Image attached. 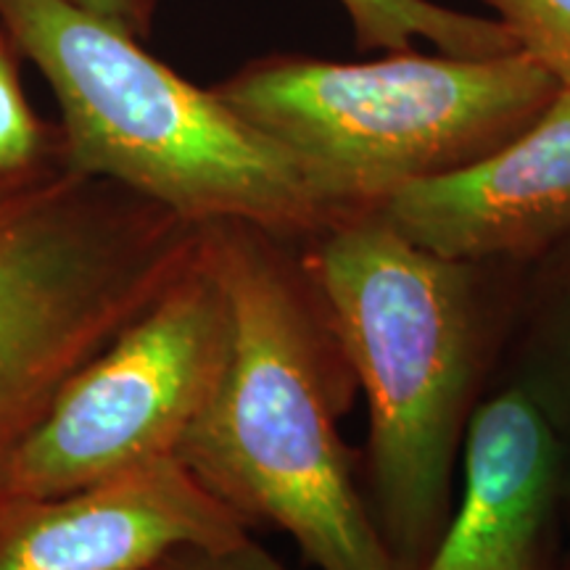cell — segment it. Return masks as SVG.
<instances>
[{"mask_svg": "<svg viewBox=\"0 0 570 570\" xmlns=\"http://www.w3.org/2000/svg\"><path fill=\"white\" fill-rule=\"evenodd\" d=\"M202 233L230 302V352L177 460L252 529H283L320 570H399L341 439L360 381L302 244L240 219Z\"/></svg>", "mask_w": 570, "mask_h": 570, "instance_id": "1", "label": "cell"}, {"mask_svg": "<svg viewBox=\"0 0 570 570\" xmlns=\"http://www.w3.org/2000/svg\"><path fill=\"white\" fill-rule=\"evenodd\" d=\"M568 441L502 386L465 433V494L425 570H562Z\"/></svg>", "mask_w": 570, "mask_h": 570, "instance_id": "9", "label": "cell"}, {"mask_svg": "<svg viewBox=\"0 0 570 570\" xmlns=\"http://www.w3.org/2000/svg\"><path fill=\"white\" fill-rule=\"evenodd\" d=\"M370 407L362 491L399 570L452 520L470 417L494 383L525 265L446 259L362 212L302 244Z\"/></svg>", "mask_w": 570, "mask_h": 570, "instance_id": "2", "label": "cell"}, {"mask_svg": "<svg viewBox=\"0 0 570 570\" xmlns=\"http://www.w3.org/2000/svg\"><path fill=\"white\" fill-rule=\"evenodd\" d=\"M252 525L177 458L61 497L0 508V570H148L183 544L225 547Z\"/></svg>", "mask_w": 570, "mask_h": 570, "instance_id": "7", "label": "cell"}, {"mask_svg": "<svg viewBox=\"0 0 570 570\" xmlns=\"http://www.w3.org/2000/svg\"><path fill=\"white\" fill-rule=\"evenodd\" d=\"M230 302L198 233L196 254L138 320L69 377L9 473V499L61 497L177 458L223 377Z\"/></svg>", "mask_w": 570, "mask_h": 570, "instance_id": "6", "label": "cell"}, {"mask_svg": "<svg viewBox=\"0 0 570 570\" xmlns=\"http://www.w3.org/2000/svg\"><path fill=\"white\" fill-rule=\"evenodd\" d=\"M354 24L360 48L410 51L415 38L431 40L441 53L465 59L518 53L520 46L502 21L470 17L431 0H338Z\"/></svg>", "mask_w": 570, "mask_h": 570, "instance_id": "11", "label": "cell"}, {"mask_svg": "<svg viewBox=\"0 0 570 570\" xmlns=\"http://www.w3.org/2000/svg\"><path fill=\"white\" fill-rule=\"evenodd\" d=\"M0 21L51 85L75 173L190 223L240 219L298 244L354 217L281 140L114 21L69 0H0Z\"/></svg>", "mask_w": 570, "mask_h": 570, "instance_id": "3", "label": "cell"}, {"mask_svg": "<svg viewBox=\"0 0 570 570\" xmlns=\"http://www.w3.org/2000/svg\"><path fill=\"white\" fill-rule=\"evenodd\" d=\"M63 169H71L67 161L63 164H56V167H48V169H40V173H30V175H0V209H3L6 204L17 202L19 196L30 194L32 188H38L46 180H51Z\"/></svg>", "mask_w": 570, "mask_h": 570, "instance_id": "16", "label": "cell"}, {"mask_svg": "<svg viewBox=\"0 0 570 570\" xmlns=\"http://www.w3.org/2000/svg\"><path fill=\"white\" fill-rule=\"evenodd\" d=\"M377 212L446 259L537 262L570 235V90L494 154L412 183Z\"/></svg>", "mask_w": 570, "mask_h": 570, "instance_id": "8", "label": "cell"}, {"mask_svg": "<svg viewBox=\"0 0 570 570\" xmlns=\"http://www.w3.org/2000/svg\"><path fill=\"white\" fill-rule=\"evenodd\" d=\"M518 40L560 88L570 90V0H487Z\"/></svg>", "mask_w": 570, "mask_h": 570, "instance_id": "13", "label": "cell"}, {"mask_svg": "<svg viewBox=\"0 0 570 570\" xmlns=\"http://www.w3.org/2000/svg\"><path fill=\"white\" fill-rule=\"evenodd\" d=\"M494 383L523 391L570 441V235L525 265Z\"/></svg>", "mask_w": 570, "mask_h": 570, "instance_id": "10", "label": "cell"}, {"mask_svg": "<svg viewBox=\"0 0 570 570\" xmlns=\"http://www.w3.org/2000/svg\"><path fill=\"white\" fill-rule=\"evenodd\" d=\"M63 161L61 127L35 117L21 90L9 38L0 35V175H30Z\"/></svg>", "mask_w": 570, "mask_h": 570, "instance_id": "12", "label": "cell"}, {"mask_svg": "<svg viewBox=\"0 0 570 570\" xmlns=\"http://www.w3.org/2000/svg\"><path fill=\"white\" fill-rule=\"evenodd\" d=\"M198 230L75 169L0 209V508L32 428L188 265Z\"/></svg>", "mask_w": 570, "mask_h": 570, "instance_id": "5", "label": "cell"}, {"mask_svg": "<svg viewBox=\"0 0 570 570\" xmlns=\"http://www.w3.org/2000/svg\"><path fill=\"white\" fill-rule=\"evenodd\" d=\"M148 570H285L252 537L225 547L183 544L169 550Z\"/></svg>", "mask_w": 570, "mask_h": 570, "instance_id": "14", "label": "cell"}, {"mask_svg": "<svg viewBox=\"0 0 570 570\" xmlns=\"http://www.w3.org/2000/svg\"><path fill=\"white\" fill-rule=\"evenodd\" d=\"M346 212L458 173L537 122L560 82L525 51L465 59L391 51L367 63L277 56L217 85Z\"/></svg>", "mask_w": 570, "mask_h": 570, "instance_id": "4", "label": "cell"}, {"mask_svg": "<svg viewBox=\"0 0 570 570\" xmlns=\"http://www.w3.org/2000/svg\"><path fill=\"white\" fill-rule=\"evenodd\" d=\"M562 499H566V552H562V570H570V441H568L566 483H562Z\"/></svg>", "mask_w": 570, "mask_h": 570, "instance_id": "17", "label": "cell"}, {"mask_svg": "<svg viewBox=\"0 0 570 570\" xmlns=\"http://www.w3.org/2000/svg\"><path fill=\"white\" fill-rule=\"evenodd\" d=\"M69 3H75L77 9L88 13H96V17L106 21H114L117 27L140 38L151 27L159 0H69Z\"/></svg>", "mask_w": 570, "mask_h": 570, "instance_id": "15", "label": "cell"}]
</instances>
